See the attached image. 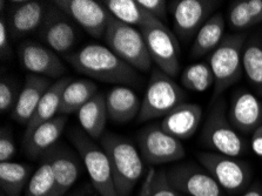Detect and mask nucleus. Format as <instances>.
Masks as SVG:
<instances>
[{"instance_id": "obj_6", "label": "nucleus", "mask_w": 262, "mask_h": 196, "mask_svg": "<svg viewBox=\"0 0 262 196\" xmlns=\"http://www.w3.org/2000/svg\"><path fill=\"white\" fill-rule=\"evenodd\" d=\"M105 41L111 51L134 70L148 72L152 69V58L140 30L111 17Z\"/></svg>"}, {"instance_id": "obj_20", "label": "nucleus", "mask_w": 262, "mask_h": 196, "mask_svg": "<svg viewBox=\"0 0 262 196\" xmlns=\"http://www.w3.org/2000/svg\"><path fill=\"white\" fill-rule=\"evenodd\" d=\"M52 167L58 194L63 196L72 187L80 175V165L78 159L69 148L61 145H55L42 157Z\"/></svg>"}, {"instance_id": "obj_15", "label": "nucleus", "mask_w": 262, "mask_h": 196, "mask_svg": "<svg viewBox=\"0 0 262 196\" xmlns=\"http://www.w3.org/2000/svg\"><path fill=\"white\" fill-rule=\"evenodd\" d=\"M174 189L189 196H224L222 188L212 175L194 166H178L167 171Z\"/></svg>"}, {"instance_id": "obj_16", "label": "nucleus", "mask_w": 262, "mask_h": 196, "mask_svg": "<svg viewBox=\"0 0 262 196\" xmlns=\"http://www.w3.org/2000/svg\"><path fill=\"white\" fill-rule=\"evenodd\" d=\"M49 9V4L37 0L12 3L7 17L11 38L17 40L40 30Z\"/></svg>"}, {"instance_id": "obj_30", "label": "nucleus", "mask_w": 262, "mask_h": 196, "mask_svg": "<svg viewBox=\"0 0 262 196\" xmlns=\"http://www.w3.org/2000/svg\"><path fill=\"white\" fill-rule=\"evenodd\" d=\"M242 66L248 81L262 98V45L257 39H251L246 42Z\"/></svg>"}, {"instance_id": "obj_23", "label": "nucleus", "mask_w": 262, "mask_h": 196, "mask_svg": "<svg viewBox=\"0 0 262 196\" xmlns=\"http://www.w3.org/2000/svg\"><path fill=\"white\" fill-rule=\"evenodd\" d=\"M73 80L70 77H63L52 83V86L43 94V97L41 98L37 107V111H35L34 115L32 117L29 125L26 126L24 139L29 137L39 125L57 117L59 114V108H60L63 92H65L66 87Z\"/></svg>"}, {"instance_id": "obj_8", "label": "nucleus", "mask_w": 262, "mask_h": 196, "mask_svg": "<svg viewBox=\"0 0 262 196\" xmlns=\"http://www.w3.org/2000/svg\"><path fill=\"white\" fill-rule=\"evenodd\" d=\"M198 160L228 193H240L251 185L253 174L247 162L219 153H199Z\"/></svg>"}, {"instance_id": "obj_28", "label": "nucleus", "mask_w": 262, "mask_h": 196, "mask_svg": "<svg viewBox=\"0 0 262 196\" xmlns=\"http://www.w3.org/2000/svg\"><path fill=\"white\" fill-rule=\"evenodd\" d=\"M229 26L244 31L262 23V0H237L228 10Z\"/></svg>"}, {"instance_id": "obj_24", "label": "nucleus", "mask_w": 262, "mask_h": 196, "mask_svg": "<svg viewBox=\"0 0 262 196\" xmlns=\"http://www.w3.org/2000/svg\"><path fill=\"white\" fill-rule=\"evenodd\" d=\"M101 3L113 18L126 25L139 27V30L145 26L162 23L149 14L138 3V0H104Z\"/></svg>"}, {"instance_id": "obj_22", "label": "nucleus", "mask_w": 262, "mask_h": 196, "mask_svg": "<svg viewBox=\"0 0 262 196\" xmlns=\"http://www.w3.org/2000/svg\"><path fill=\"white\" fill-rule=\"evenodd\" d=\"M106 107L111 120L125 123L138 117L141 100L130 87L117 85L107 92Z\"/></svg>"}, {"instance_id": "obj_9", "label": "nucleus", "mask_w": 262, "mask_h": 196, "mask_svg": "<svg viewBox=\"0 0 262 196\" xmlns=\"http://www.w3.org/2000/svg\"><path fill=\"white\" fill-rule=\"evenodd\" d=\"M140 31L157 69L170 78H176L180 70V45L176 34L168 30L165 23L145 26Z\"/></svg>"}, {"instance_id": "obj_35", "label": "nucleus", "mask_w": 262, "mask_h": 196, "mask_svg": "<svg viewBox=\"0 0 262 196\" xmlns=\"http://www.w3.org/2000/svg\"><path fill=\"white\" fill-rule=\"evenodd\" d=\"M15 153H17V147L11 132L3 127L0 130V162L10 161Z\"/></svg>"}, {"instance_id": "obj_17", "label": "nucleus", "mask_w": 262, "mask_h": 196, "mask_svg": "<svg viewBox=\"0 0 262 196\" xmlns=\"http://www.w3.org/2000/svg\"><path fill=\"white\" fill-rule=\"evenodd\" d=\"M227 117L236 132L253 134L262 123V102L247 90H237L231 98Z\"/></svg>"}, {"instance_id": "obj_19", "label": "nucleus", "mask_w": 262, "mask_h": 196, "mask_svg": "<svg viewBox=\"0 0 262 196\" xmlns=\"http://www.w3.org/2000/svg\"><path fill=\"white\" fill-rule=\"evenodd\" d=\"M67 122V115L58 114L55 118L39 125L29 137L23 140L26 154L31 159L42 158L47 151L58 145V140L61 137Z\"/></svg>"}, {"instance_id": "obj_29", "label": "nucleus", "mask_w": 262, "mask_h": 196, "mask_svg": "<svg viewBox=\"0 0 262 196\" xmlns=\"http://www.w3.org/2000/svg\"><path fill=\"white\" fill-rule=\"evenodd\" d=\"M31 177V168L23 163L0 162V187L6 196H20Z\"/></svg>"}, {"instance_id": "obj_27", "label": "nucleus", "mask_w": 262, "mask_h": 196, "mask_svg": "<svg viewBox=\"0 0 262 196\" xmlns=\"http://www.w3.org/2000/svg\"><path fill=\"white\" fill-rule=\"evenodd\" d=\"M98 93V87L92 80H73L63 92L59 114L69 115L80 111L82 106Z\"/></svg>"}, {"instance_id": "obj_38", "label": "nucleus", "mask_w": 262, "mask_h": 196, "mask_svg": "<svg viewBox=\"0 0 262 196\" xmlns=\"http://www.w3.org/2000/svg\"><path fill=\"white\" fill-rule=\"evenodd\" d=\"M252 135V149L257 157H262V123Z\"/></svg>"}, {"instance_id": "obj_36", "label": "nucleus", "mask_w": 262, "mask_h": 196, "mask_svg": "<svg viewBox=\"0 0 262 196\" xmlns=\"http://www.w3.org/2000/svg\"><path fill=\"white\" fill-rule=\"evenodd\" d=\"M138 3L160 21L164 23L167 19V2L165 0H138Z\"/></svg>"}, {"instance_id": "obj_4", "label": "nucleus", "mask_w": 262, "mask_h": 196, "mask_svg": "<svg viewBox=\"0 0 262 196\" xmlns=\"http://www.w3.org/2000/svg\"><path fill=\"white\" fill-rule=\"evenodd\" d=\"M186 101V93L178 83L159 69L152 71L148 85L141 100L138 122L165 118L174 108Z\"/></svg>"}, {"instance_id": "obj_34", "label": "nucleus", "mask_w": 262, "mask_h": 196, "mask_svg": "<svg viewBox=\"0 0 262 196\" xmlns=\"http://www.w3.org/2000/svg\"><path fill=\"white\" fill-rule=\"evenodd\" d=\"M19 94H20V92L13 81L2 79V81H0V111H2V113H6L10 111L12 112L18 101Z\"/></svg>"}, {"instance_id": "obj_10", "label": "nucleus", "mask_w": 262, "mask_h": 196, "mask_svg": "<svg viewBox=\"0 0 262 196\" xmlns=\"http://www.w3.org/2000/svg\"><path fill=\"white\" fill-rule=\"evenodd\" d=\"M138 145L142 160L149 166L179 161L186 155L180 140L162 130L160 125L144 128L138 134Z\"/></svg>"}, {"instance_id": "obj_12", "label": "nucleus", "mask_w": 262, "mask_h": 196, "mask_svg": "<svg viewBox=\"0 0 262 196\" xmlns=\"http://www.w3.org/2000/svg\"><path fill=\"white\" fill-rule=\"evenodd\" d=\"M39 38L43 45L65 57L72 53L71 50L78 41V31L72 19L53 4L50 5L45 21L39 30Z\"/></svg>"}, {"instance_id": "obj_14", "label": "nucleus", "mask_w": 262, "mask_h": 196, "mask_svg": "<svg viewBox=\"0 0 262 196\" xmlns=\"http://www.w3.org/2000/svg\"><path fill=\"white\" fill-rule=\"evenodd\" d=\"M18 54L23 67L30 74L59 80L67 72L59 55L43 43L27 40L20 43Z\"/></svg>"}, {"instance_id": "obj_2", "label": "nucleus", "mask_w": 262, "mask_h": 196, "mask_svg": "<svg viewBox=\"0 0 262 196\" xmlns=\"http://www.w3.org/2000/svg\"><path fill=\"white\" fill-rule=\"evenodd\" d=\"M100 145L110 160L114 185L119 196H128L144 174V160L129 140L114 133H105Z\"/></svg>"}, {"instance_id": "obj_25", "label": "nucleus", "mask_w": 262, "mask_h": 196, "mask_svg": "<svg viewBox=\"0 0 262 196\" xmlns=\"http://www.w3.org/2000/svg\"><path fill=\"white\" fill-rule=\"evenodd\" d=\"M226 21L221 13L213 14L198 32L190 47V58L196 59L217 49L225 38Z\"/></svg>"}, {"instance_id": "obj_1", "label": "nucleus", "mask_w": 262, "mask_h": 196, "mask_svg": "<svg viewBox=\"0 0 262 196\" xmlns=\"http://www.w3.org/2000/svg\"><path fill=\"white\" fill-rule=\"evenodd\" d=\"M63 58L78 73L99 81L122 86H138L141 83L137 70L121 60L107 46L89 43Z\"/></svg>"}, {"instance_id": "obj_32", "label": "nucleus", "mask_w": 262, "mask_h": 196, "mask_svg": "<svg viewBox=\"0 0 262 196\" xmlns=\"http://www.w3.org/2000/svg\"><path fill=\"white\" fill-rule=\"evenodd\" d=\"M180 80L185 89L200 93L214 85V75L208 62H196L187 66L182 71Z\"/></svg>"}, {"instance_id": "obj_21", "label": "nucleus", "mask_w": 262, "mask_h": 196, "mask_svg": "<svg viewBox=\"0 0 262 196\" xmlns=\"http://www.w3.org/2000/svg\"><path fill=\"white\" fill-rule=\"evenodd\" d=\"M202 108L195 103L185 102L168 113L160 123L161 129L178 140L193 137L200 126Z\"/></svg>"}, {"instance_id": "obj_3", "label": "nucleus", "mask_w": 262, "mask_h": 196, "mask_svg": "<svg viewBox=\"0 0 262 196\" xmlns=\"http://www.w3.org/2000/svg\"><path fill=\"white\" fill-rule=\"evenodd\" d=\"M245 40V34L225 35L217 49L210 53L208 63L214 75L213 101L221 98L226 90L241 79Z\"/></svg>"}, {"instance_id": "obj_26", "label": "nucleus", "mask_w": 262, "mask_h": 196, "mask_svg": "<svg viewBox=\"0 0 262 196\" xmlns=\"http://www.w3.org/2000/svg\"><path fill=\"white\" fill-rule=\"evenodd\" d=\"M108 119L106 95L97 93L78 112V120L85 133L92 139H101Z\"/></svg>"}, {"instance_id": "obj_11", "label": "nucleus", "mask_w": 262, "mask_h": 196, "mask_svg": "<svg viewBox=\"0 0 262 196\" xmlns=\"http://www.w3.org/2000/svg\"><path fill=\"white\" fill-rule=\"evenodd\" d=\"M220 2L213 0H177L170 3L174 32L184 41H189L212 17Z\"/></svg>"}, {"instance_id": "obj_13", "label": "nucleus", "mask_w": 262, "mask_h": 196, "mask_svg": "<svg viewBox=\"0 0 262 196\" xmlns=\"http://www.w3.org/2000/svg\"><path fill=\"white\" fill-rule=\"evenodd\" d=\"M53 4L80 25L91 37L105 38L112 15L102 3L94 0H55Z\"/></svg>"}, {"instance_id": "obj_5", "label": "nucleus", "mask_w": 262, "mask_h": 196, "mask_svg": "<svg viewBox=\"0 0 262 196\" xmlns=\"http://www.w3.org/2000/svg\"><path fill=\"white\" fill-rule=\"evenodd\" d=\"M201 141L216 153L236 158L246 154L247 143L234 129L226 114V102L219 98L212 102L209 114L201 132Z\"/></svg>"}, {"instance_id": "obj_18", "label": "nucleus", "mask_w": 262, "mask_h": 196, "mask_svg": "<svg viewBox=\"0 0 262 196\" xmlns=\"http://www.w3.org/2000/svg\"><path fill=\"white\" fill-rule=\"evenodd\" d=\"M51 86L52 82L49 78L35 74L27 75L18 101L11 112L12 119L21 125H29L41 98Z\"/></svg>"}, {"instance_id": "obj_7", "label": "nucleus", "mask_w": 262, "mask_h": 196, "mask_svg": "<svg viewBox=\"0 0 262 196\" xmlns=\"http://www.w3.org/2000/svg\"><path fill=\"white\" fill-rule=\"evenodd\" d=\"M70 140L80 154L94 189L99 195L119 196L114 185L110 160L102 147H99L92 141V138L80 129L71 130Z\"/></svg>"}, {"instance_id": "obj_31", "label": "nucleus", "mask_w": 262, "mask_h": 196, "mask_svg": "<svg viewBox=\"0 0 262 196\" xmlns=\"http://www.w3.org/2000/svg\"><path fill=\"white\" fill-rule=\"evenodd\" d=\"M25 196H59L52 167L42 159L41 165L32 174Z\"/></svg>"}, {"instance_id": "obj_39", "label": "nucleus", "mask_w": 262, "mask_h": 196, "mask_svg": "<svg viewBox=\"0 0 262 196\" xmlns=\"http://www.w3.org/2000/svg\"><path fill=\"white\" fill-rule=\"evenodd\" d=\"M242 196H262V185L260 182L254 183Z\"/></svg>"}, {"instance_id": "obj_37", "label": "nucleus", "mask_w": 262, "mask_h": 196, "mask_svg": "<svg viewBox=\"0 0 262 196\" xmlns=\"http://www.w3.org/2000/svg\"><path fill=\"white\" fill-rule=\"evenodd\" d=\"M11 39L9 26L4 18V14H2V18H0V57L4 60L12 57Z\"/></svg>"}, {"instance_id": "obj_33", "label": "nucleus", "mask_w": 262, "mask_h": 196, "mask_svg": "<svg viewBox=\"0 0 262 196\" xmlns=\"http://www.w3.org/2000/svg\"><path fill=\"white\" fill-rule=\"evenodd\" d=\"M140 196H179L177 189L170 185L167 178V171L154 170L150 168L147 175Z\"/></svg>"}, {"instance_id": "obj_40", "label": "nucleus", "mask_w": 262, "mask_h": 196, "mask_svg": "<svg viewBox=\"0 0 262 196\" xmlns=\"http://www.w3.org/2000/svg\"><path fill=\"white\" fill-rule=\"evenodd\" d=\"M0 196H6V195H5V194H3V193H2V195H0Z\"/></svg>"}]
</instances>
